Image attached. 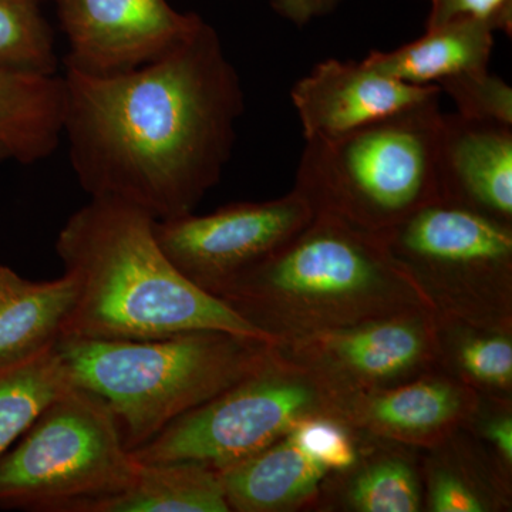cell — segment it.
I'll return each instance as SVG.
<instances>
[{
	"label": "cell",
	"mask_w": 512,
	"mask_h": 512,
	"mask_svg": "<svg viewBox=\"0 0 512 512\" xmlns=\"http://www.w3.org/2000/svg\"><path fill=\"white\" fill-rule=\"evenodd\" d=\"M439 94V84L400 82L365 60L326 59L295 83L291 100L303 138L311 140L342 136Z\"/></svg>",
	"instance_id": "13"
},
{
	"label": "cell",
	"mask_w": 512,
	"mask_h": 512,
	"mask_svg": "<svg viewBox=\"0 0 512 512\" xmlns=\"http://www.w3.org/2000/svg\"><path fill=\"white\" fill-rule=\"evenodd\" d=\"M437 367L478 396L512 400V330L436 313Z\"/></svg>",
	"instance_id": "22"
},
{
	"label": "cell",
	"mask_w": 512,
	"mask_h": 512,
	"mask_svg": "<svg viewBox=\"0 0 512 512\" xmlns=\"http://www.w3.org/2000/svg\"><path fill=\"white\" fill-rule=\"evenodd\" d=\"M359 437L355 463L330 471L315 511H424L420 450L376 437Z\"/></svg>",
	"instance_id": "15"
},
{
	"label": "cell",
	"mask_w": 512,
	"mask_h": 512,
	"mask_svg": "<svg viewBox=\"0 0 512 512\" xmlns=\"http://www.w3.org/2000/svg\"><path fill=\"white\" fill-rule=\"evenodd\" d=\"M494 29L483 20L457 19L390 52H370L365 62L400 82L429 86L447 77L488 69Z\"/></svg>",
	"instance_id": "19"
},
{
	"label": "cell",
	"mask_w": 512,
	"mask_h": 512,
	"mask_svg": "<svg viewBox=\"0 0 512 512\" xmlns=\"http://www.w3.org/2000/svg\"><path fill=\"white\" fill-rule=\"evenodd\" d=\"M154 227L147 212L110 198H92L67 220L56 251L76 295L63 336L138 340L222 330L274 343L188 281Z\"/></svg>",
	"instance_id": "2"
},
{
	"label": "cell",
	"mask_w": 512,
	"mask_h": 512,
	"mask_svg": "<svg viewBox=\"0 0 512 512\" xmlns=\"http://www.w3.org/2000/svg\"><path fill=\"white\" fill-rule=\"evenodd\" d=\"M63 80V136L90 197L163 221L191 214L220 183L245 96L207 23L137 69L110 76L67 69Z\"/></svg>",
	"instance_id": "1"
},
{
	"label": "cell",
	"mask_w": 512,
	"mask_h": 512,
	"mask_svg": "<svg viewBox=\"0 0 512 512\" xmlns=\"http://www.w3.org/2000/svg\"><path fill=\"white\" fill-rule=\"evenodd\" d=\"M6 158H9L8 154H6V151L0 147V161L6 160Z\"/></svg>",
	"instance_id": "30"
},
{
	"label": "cell",
	"mask_w": 512,
	"mask_h": 512,
	"mask_svg": "<svg viewBox=\"0 0 512 512\" xmlns=\"http://www.w3.org/2000/svg\"><path fill=\"white\" fill-rule=\"evenodd\" d=\"M440 96L342 136L305 140L293 190L315 214L372 234L441 201Z\"/></svg>",
	"instance_id": "5"
},
{
	"label": "cell",
	"mask_w": 512,
	"mask_h": 512,
	"mask_svg": "<svg viewBox=\"0 0 512 512\" xmlns=\"http://www.w3.org/2000/svg\"><path fill=\"white\" fill-rule=\"evenodd\" d=\"M94 512H231L220 471L198 461L138 463L130 483Z\"/></svg>",
	"instance_id": "21"
},
{
	"label": "cell",
	"mask_w": 512,
	"mask_h": 512,
	"mask_svg": "<svg viewBox=\"0 0 512 512\" xmlns=\"http://www.w3.org/2000/svg\"><path fill=\"white\" fill-rule=\"evenodd\" d=\"M279 15L303 26L311 20L326 15L339 0H271Z\"/></svg>",
	"instance_id": "29"
},
{
	"label": "cell",
	"mask_w": 512,
	"mask_h": 512,
	"mask_svg": "<svg viewBox=\"0 0 512 512\" xmlns=\"http://www.w3.org/2000/svg\"><path fill=\"white\" fill-rule=\"evenodd\" d=\"M377 235L437 315L512 330V224L437 201Z\"/></svg>",
	"instance_id": "7"
},
{
	"label": "cell",
	"mask_w": 512,
	"mask_h": 512,
	"mask_svg": "<svg viewBox=\"0 0 512 512\" xmlns=\"http://www.w3.org/2000/svg\"><path fill=\"white\" fill-rule=\"evenodd\" d=\"M74 295L69 275L30 281L0 265V367L53 348L63 336Z\"/></svg>",
	"instance_id": "18"
},
{
	"label": "cell",
	"mask_w": 512,
	"mask_h": 512,
	"mask_svg": "<svg viewBox=\"0 0 512 512\" xmlns=\"http://www.w3.org/2000/svg\"><path fill=\"white\" fill-rule=\"evenodd\" d=\"M335 404L315 377L279 355L131 451L138 463L198 461L217 471L291 433L303 420L335 419Z\"/></svg>",
	"instance_id": "8"
},
{
	"label": "cell",
	"mask_w": 512,
	"mask_h": 512,
	"mask_svg": "<svg viewBox=\"0 0 512 512\" xmlns=\"http://www.w3.org/2000/svg\"><path fill=\"white\" fill-rule=\"evenodd\" d=\"M56 349L73 386L109 406L131 453L178 417L261 369L274 343L222 330H192L138 340L62 336Z\"/></svg>",
	"instance_id": "4"
},
{
	"label": "cell",
	"mask_w": 512,
	"mask_h": 512,
	"mask_svg": "<svg viewBox=\"0 0 512 512\" xmlns=\"http://www.w3.org/2000/svg\"><path fill=\"white\" fill-rule=\"evenodd\" d=\"M474 437L508 471H512V400L480 396L467 426Z\"/></svg>",
	"instance_id": "27"
},
{
	"label": "cell",
	"mask_w": 512,
	"mask_h": 512,
	"mask_svg": "<svg viewBox=\"0 0 512 512\" xmlns=\"http://www.w3.org/2000/svg\"><path fill=\"white\" fill-rule=\"evenodd\" d=\"M59 18L69 42L66 69L92 76L154 62L202 25L167 0H59Z\"/></svg>",
	"instance_id": "11"
},
{
	"label": "cell",
	"mask_w": 512,
	"mask_h": 512,
	"mask_svg": "<svg viewBox=\"0 0 512 512\" xmlns=\"http://www.w3.org/2000/svg\"><path fill=\"white\" fill-rule=\"evenodd\" d=\"M436 312L367 320L275 345L333 397L372 393L437 367Z\"/></svg>",
	"instance_id": "9"
},
{
	"label": "cell",
	"mask_w": 512,
	"mask_h": 512,
	"mask_svg": "<svg viewBox=\"0 0 512 512\" xmlns=\"http://www.w3.org/2000/svg\"><path fill=\"white\" fill-rule=\"evenodd\" d=\"M426 29L437 28L457 19H477L494 32L512 35V0H430Z\"/></svg>",
	"instance_id": "28"
},
{
	"label": "cell",
	"mask_w": 512,
	"mask_h": 512,
	"mask_svg": "<svg viewBox=\"0 0 512 512\" xmlns=\"http://www.w3.org/2000/svg\"><path fill=\"white\" fill-rule=\"evenodd\" d=\"M437 165L441 201L512 224V127L443 113Z\"/></svg>",
	"instance_id": "14"
},
{
	"label": "cell",
	"mask_w": 512,
	"mask_h": 512,
	"mask_svg": "<svg viewBox=\"0 0 512 512\" xmlns=\"http://www.w3.org/2000/svg\"><path fill=\"white\" fill-rule=\"evenodd\" d=\"M0 67L56 73L55 40L40 12L39 0H0Z\"/></svg>",
	"instance_id": "24"
},
{
	"label": "cell",
	"mask_w": 512,
	"mask_h": 512,
	"mask_svg": "<svg viewBox=\"0 0 512 512\" xmlns=\"http://www.w3.org/2000/svg\"><path fill=\"white\" fill-rule=\"evenodd\" d=\"M136 467L109 406L72 386L0 456V510L94 512Z\"/></svg>",
	"instance_id": "6"
},
{
	"label": "cell",
	"mask_w": 512,
	"mask_h": 512,
	"mask_svg": "<svg viewBox=\"0 0 512 512\" xmlns=\"http://www.w3.org/2000/svg\"><path fill=\"white\" fill-rule=\"evenodd\" d=\"M439 86L464 119L512 127L511 86L488 69L447 77Z\"/></svg>",
	"instance_id": "25"
},
{
	"label": "cell",
	"mask_w": 512,
	"mask_h": 512,
	"mask_svg": "<svg viewBox=\"0 0 512 512\" xmlns=\"http://www.w3.org/2000/svg\"><path fill=\"white\" fill-rule=\"evenodd\" d=\"M72 386L56 345L0 367V456Z\"/></svg>",
	"instance_id": "23"
},
{
	"label": "cell",
	"mask_w": 512,
	"mask_h": 512,
	"mask_svg": "<svg viewBox=\"0 0 512 512\" xmlns=\"http://www.w3.org/2000/svg\"><path fill=\"white\" fill-rule=\"evenodd\" d=\"M292 439L329 471H343L355 463L359 437L342 421L332 417L303 420L291 431Z\"/></svg>",
	"instance_id": "26"
},
{
	"label": "cell",
	"mask_w": 512,
	"mask_h": 512,
	"mask_svg": "<svg viewBox=\"0 0 512 512\" xmlns=\"http://www.w3.org/2000/svg\"><path fill=\"white\" fill-rule=\"evenodd\" d=\"M420 473L424 511H511L512 471L464 427L439 446L420 450Z\"/></svg>",
	"instance_id": "16"
},
{
	"label": "cell",
	"mask_w": 512,
	"mask_h": 512,
	"mask_svg": "<svg viewBox=\"0 0 512 512\" xmlns=\"http://www.w3.org/2000/svg\"><path fill=\"white\" fill-rule=\"evenodd\" d=\"M330 471L291 434L220 471L229 511H315Z\"/></svg>",
	"instance_id": "17"
},
{
	"label": "cell",
	"mask_w": 512,
	"mask_h": 512,
	"mask_svg": "<svg viewBox=\"0 0 512 512\" xmlns=\"http://www.w3.org/2000/svg\"><path fill=\"white\" fill-rule=\"evenodd\" d=\"M217 298L275 345L367 320L434 311L379 235L315 214Z\"/></svg>",
	"instance_id": "3"
},
{
	"label": "cell",
	"mask_w": 512,
	"mask_h": 512,
	"mask_svg": "<svg viewBox=\"0 0 512 512\" xmlns=\"http://www.w3.org/2000/svg\"><path fill=\"white\" fill-rule=\"evenodd\" d=\"M315 217L309 202L292 190L264 202L229 204L208 215L156 221L158 244L175 268L202 291L217 293Z\"/></svg>",
	"instance_id": "10"
},
{
	"label": "cell",
	"mask_w": 512,
	"mask_h": 512,
	"mask_svg": "<svg viewBox=\"0 0 512 512\" xmlns=\"http://www.w3.org/2000/svg\"><path fill=\"white\" fill-rule=\"evenodd\" d=\"M480 396L440 370L372 393L335 399V419L355 433L429 450L467 426Z\"/></svg>",
	"instance_id": "12"
},
{
	"label": "cell",
	"mask_w": 512,
	"mask_h": 512,
	"mask_svg": "<svg viewBox=\"0 0 512 512\" xmlns=\"http://www.w3.org/2000/svg\"><path fill=\"white\" fill-rule=\"evenodd\" d=\"M64 80L0 67V147L33 164L49 157L63 136Z\"/></svg>",
	"instance_id": "20"
}]
</instances>
